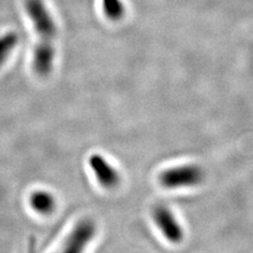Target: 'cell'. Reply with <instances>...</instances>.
Masks as SVG:
<instances>
[{
    "label": "cell",
    "mask_w": 253,
    "mask_h": 253,
    "mask_svg": "<svg viewBox=\"0 0 253 253\" xmlns=\"http://www.w3.org/2000/svg\"><path fill=\"white\" fill-rule=\"evenodd\" d=\"M25 6L38 37V43L34 50L33 68L39 76H47L54 67L56 23L43 0H26Z\"/></svg>",
    "instance_id": "1"
},
{
    "label": "cell",
    "mask_w": 253,
    "mask_h": 253,
    "mask_svg": "<svg viewBox=\"0 0 253 253\" xmlns=\"http://www.w3.org/2000/svg\"><path fill=\"white\" fill-rule=\"evenodd\" d=\"M205 173L196 165L178 166L164 171L160 175L161 184L169 189L194 187L204 180Z\"/></svg>",
    "instance_id": "2"
},
{
    "label": "cell",
    "mask_w": 253,
    "mask_h": 253,
    "mask_svg": "<svg viewBox=\"0 0 253 253\" xmlns=\"http://www.w3.org/2000/svg\"><path fill=\"white\" fill-rule=\"evenodd\" d=\"M30 205L37 213L42 215H49L56 208V199L45 190H37L30 196Z\"/></svg>",
    "instance_id": "6"
},
{
    "label": "cell",
    "mask_w": 253,
    "mask_h": 253,
    "mask_svg": "<svg viewBox=\"0 0 253 253\" xmlns=\"http://www.w3.org/2000/svg\"><path fill=\"white\" fill-rule=\"evenodd\" d=\"M89 166L102 188L112 190L120 185V173L102 155L92 154L89 157Z\"/></svg>",
    "instance_id": "5"
},
{
    "label": "cell",
    "mask_w": 253,
    "mask_h": 253,
    "mask_svg": "<svg viewBox=\"0 0 253 253\" xmlns=\"http://www.w3.org/2000/svg\"><path fill=\"white\" fill-rule=\"evenodd\" d=\"M102 9L108 19L121 20L125 15V5L122 0H102Z\"/></svg>",
    "instance_id": "8"
},
{
    "label": "cell",
    "mask_w": 253,
    "mask_h": 253,
    "mask_svg": "<svg viewBox=\"0 0 253 253\" xmlns=\"http://www.w3.org/2000/svg\"><path fill=\"white\" fill-rule=\"evenodd\" d=\"M96 231L97 227L93 219H82L67 236L58 253H84L88 245L96 235Z\"/></svg>",
    "instance_id": "3"
},
{
    "label": "cell",
    "mask_w": 253,
    "mask_h": 253,
    "mask_svg": "<svg viewBox=\"0 0 253 253\" xmlns=\"http://www.w3.org/2000/svg\"><path fill=\"white\" fill-rule=\"evenodd\" d=\"M153 218L158 229L169 242L178 244L184 240L183 229L170 209L165 206H156L153 209Z\"/></svg>",
    "instance_id": "4"
},
{
    "label": "cell",
    "mask_w": 253,
    "mask_h": 253,
    "mask_svg": "<svg viewBox=\"0 0 253 253\" xmlns=\"http://www.w3.org/2000/svg\"><path fill=\"white\" fill-rule=\"evenodd\" d=\"M18 42V34L13 31L0 36V66H2L10 57L15 47L17 46Z\"/></svg>",
    "instance_id": "7"
}]
</instances>
